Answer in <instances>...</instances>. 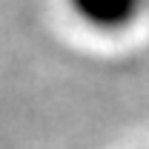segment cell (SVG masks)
I'll return each instance as SVG.
<instances>
[{
  "mask_svg": "<svg viewBox=\"0 0 149 149\" xmlns=\"http://www.w3.org/2000/svg\"><path fill=\"white\" fill-rule=\"evenodd\" d=\"M149 0H69L74 15L100 32H123L143 15Z\"/></svg>",
  "mask_w": 149,
  "mask_h": 149,
  "instance_id": "obj_1",
  "label": "cell"
}]
</instances>
